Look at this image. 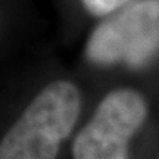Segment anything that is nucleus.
Returning a JSON list of instances; mask_svg holds the SVG:
<instances>
[{"label": "nucleus", "instance_id": "obj_1", "mask_svg": "<svg viewBox=\"0 0 159 159\" xmlns=\"http://www.w3.org/2000/svg\"><path fill=\"white\" fill-rule=\"evenodd\" d=\"M80 108V91L72 83L46 85L0 142V159H56Z\"/></svg>", "mask_w": 159, "mask_h": 159}, {"label": "nucleus", "instance_id": "obj_2", "mask_svg": "<svg viewBox=\"0 0 159 159\" xmlns=\"http://www.w3.org/2000/svg\"><path fill=\"white\" fill-rule=\"evenodd\" d=\"M159 53V0H137L122 6L93 33L85 56L94 65L140 68Z\"/></svg>", "mask_w": 159, "mask_h": 159}, {"label": "nucleus", "instance_id": "obj_4", "mask_svg": "<svg viewBox=\"0 0 159 159\" xmlns=\"http://www.w3.org/2000/svg\"><path fill=\"white\" fill-rule=\"evenodd\" d=\"M81 2L90 13L102 16V15L112 13L119 7L128 5V2L131 0H81Z\"/></svg>", "mask_w": 159, "mask_h": 159}, {"label": "nucleus", "instance_id": "obj_3", "mask_svg": "<svg viewBox=\"0 0 159 159\" xmlns=\"http://www.w3.org/2000/svg\"><path fill=\"white\" fill-rule=\"evenodd\" d=\"M146 115L148 106L140 93L130 89L111 91L75 137L74 159H128V143Z\"/></svg>", "mask_w": 159, "mask_h": 159}]
</instances>
